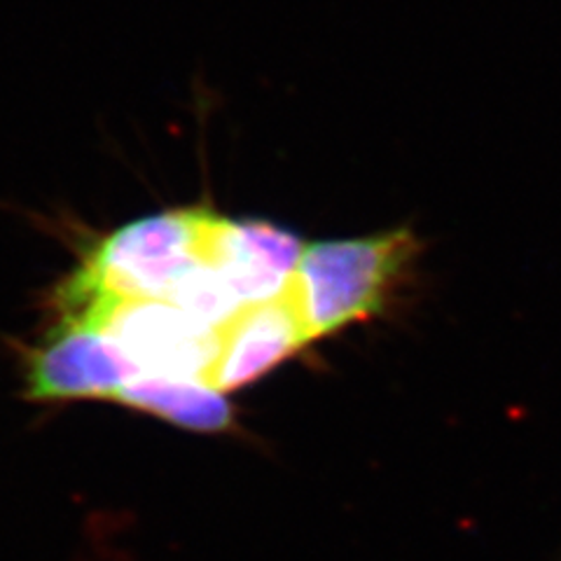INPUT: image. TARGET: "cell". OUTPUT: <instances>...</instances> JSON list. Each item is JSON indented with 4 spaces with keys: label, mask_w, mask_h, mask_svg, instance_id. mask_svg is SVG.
<instances>
[{
    "label": "cell",
    "mask_w": 561,
    "mask_h": 561,
    "mask_svg": "<svg viewBox=\"0 0 561 561\" xmlns=\"http://www.w3.org/2000/svg\"><path fill=\"white\" fill-rule=\"evenodd\" d=\"M136 377H140L138 367L103 330L61 321L28 356L26 396L31 400H115Z\"/></svg>",
    "instance_id": "obj_3"
},
{
    "label": "cell",
    "mask_w": 561,
    "mask_h": 561,
    "mask_svg": "<svg viewBox=\"0 0 561 561\" xmlns=\"http://www.w3.org/2000/svg\"><path fill=\"white\" fill-rule=\"evenodd\" d=\"M305 249V241L286 227L218 214L206 241V262L225 278L241 307H249L288 290Z\"/></svg>",
    "instance_id": "obj_4"
},
{
    "label": "cell",
    "mask_w": 561,
    "mask_h": 561,
    "mask_svg": "<svg viewBox=\"0 0 561 561\" xmlns=\"http://www.w3.org/2000/svg\"><path fill=\"white\" fill-rule=\"evenodd\" d=\"M309 330L293 284L270 302L243 307L220 328V351L208 383L222 393L243 389L309 344Z\"/></svg>",
    "instance_id": "obj_5"
},
{
    "label": "cell",
    "mask_w": 561,
    "mask_h": 561,
    "mask_svg": "<svg viewBox=\"0 0 561 561\" xmlns=\"http://www.w3.org/2000/svg\"><path fill=\"white\" fill-rule=\"evenodd\" d=\"M115 402L192 433H222L234 424V410L225 393L195 379L140 375L119 391Z\"/></svg>",
    "instance_id": "obj_6"
},
{
    "label": "cell",
    "mask_w": 561,
    "mask_h": 561,
    "mask_svg": "<svg viewBox=\"0 0 561 561\" xmlns=\"http://www.w3.org/2000/svg\"><path fill=\"white\" fill-rule=\"evenodd\" d=\"M416 249L410 230L309 243L293 288L311 342L381 313Z\"/></svg>",
    "instance_id": "obj_1"
},
{
    "label": "cell",
    "mask_w": 561,
    "mask_h": 561,
    "mask_svg": "<svg viewBox=\"0 0 561 561\" xmlns=\"http://www.w3.org/2000/svg\"><path fill=\"white\" fill-rule=\"evenodd\" d=\"M216 216L208 206H183L136 218L103 237L76 274L115 300H167L192 267L206 262Z\"/></svg>",
    "instance_id": "obj_2"
}]
</instances>
